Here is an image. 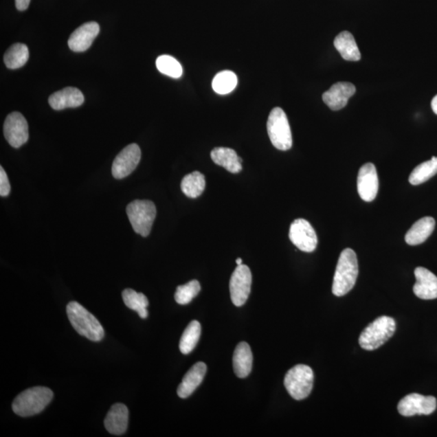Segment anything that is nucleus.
<instances>
[{"instance_id": "cd10ccee", "label": "nucleus", "mask_w": 437, "mask_h": 437, "mask_svg": "<svg viewBox=\"0 0 437 437\" xmlns=\"http://www.w3.org/2000/svg\"><path fill=\"white\" fill-rule=\"evenodd\" d=\"M437 174V157H432L430 161L421 164L414 168L409 181L413 186L425 183Z\"/></svg>"}, {"instance_id": "9b49d317", "label": "nucleus", "mask_w": 437, "mask_h": 437, "mask_svg": "<svg viewBox=\"0 0 437 437\" xmlns=\"http://www.w3.org/2000/svg\"><path fill=\"white\" fill-rule=\"evenodd\" d=\"M3 134L12 147L18 148L29 139V126L25 117L19 112L8 115L3 125Z\"/></svg>"}, {"instance_id": "4be33fe9", "label": "nucleus", "mask_w": 437, "mask_h": 437, "mask_svg": "<svg viewBox=\"0 0 437 437\" xmlns=\"http://www.w3.org/2000/svg\"><path fill=\"white\" fill-rule=\"evenodd\" d=\"M233 363L235 374L240 379H245L251 372L253 354L247 343L241 342L236 346Z\"/></svg>"}, {"instance_id": "6ab92c4d", "label": "nucleus", "mask_w": 437, "mask_h": 437, "mask_svg": "<svg viewBox=\"0 0 437 437\" xmlns=\"http://www.w3.org/2000/svg\"><path fill=\"white\" fill-rule=\"evenodd\" d=\"M207 372V366L203 362H198L186 372L181 383L177 388V394L181 399L188 398L194 392L203 381Z\"/></svg>"}, {"instance_id": "f3484780", "label": "nucleus", "mask_w": 437, "mask_h": 437, "mask_svg": "<svg viewBox=\"0 0 437 437\" xmlns=\"http://www.w3.org/2000/svg\"><path fill=\"white\" fill-rule=\"evenodd\" d=\"M128 408L122 403L112 406L104 418V427L109 434L121 436L124 434L128 426Z\"/></svg>"}, {"instance_id": "a211bd4d", "label": "nucleus", "mask_w": 437, "mask_h": 437, "mask_svg": "<svg viewBox=\"0 0 437 437\" xmlns=\"http://www.w3.org/2000/svg\"><path fill=\"white\" fill-rule=\"evenodd\" d=\"M48 102L52 109L61 111L67 108L80 107L85 102V97L78 89L67 87L53 93Z\"/></svg>"}, {"instance_id": "7ed1b4c3", "label": "nucleus", "mask_w": 437, "mask_h": 437, "mask_svg": "<svg viewBox=\"0 0 437 437\" xmlns=\"http://www.w3.org/2000/svg\"><path fill=\"white\" fill-rule=\"evenodd\" d=\"M68 320L78 333L93 342L103 339L104 331L100 322L87 309L76 302L67 306Z\"/></svg>"}, {"instance_id": "b1692460", "label": "nucleus", "mask_w": 437, "mask_h": 437, "mask_svg": "<svg viewBox=\"0 0 437 437\" xmlns=\"http://www.w3.org/2000/svg\"><path fill=\"white\" fill-rule=\"evenodd\" d=\"M206 180L201 172L195 171L184 177L181 183L182 192L188 198L195 199L203 193Z\"/></svg>"}, {"instance_id": "393cba45", "label": "nucleus", "mask_w": 437, "mask_h": 437, "mask_svg": "<svg viewBox=\"0 0 437 437\" xmlns=\"http://www.w3.org/2000/svg\"><path fill=\"white\" fill-rule=\"evenodd\" d=\"M29 58L30 52L27 45L16 43L8 48L3 60L9 69H18L25 65Z\"/></svg>"}, {"instance_id": "a878e982", "label": "nucleus", "mask_w": 437, "mask_h": 437, "mask_svg": "<svg viewBox=\"0 0 437 437\" xmlns=\"http://www.w3.org/2000/svg\"><path fill=\"white\" fill-rule=\"evenodd\" d=\"M122 295L126 307L137 312L143 320L147 318L148 315L147 307L149 303L144 294L136 293L133 289H127L122 291Z\"/></svg>"}, {"instance_id": "473e14b6", "label": "nucleus", "mask_w": 437, "mask_h": 437, "mask_svg": "<svg viewBox=\"0 0 437 437\" xmlns=\"http://www.w3.org/2000/svg\"><path fill=\"white\" fill-rule=\"evenodd\" d=\"M16 8L19 11H25L29 8L30 0H15Z\"/></svg>"}, {"instance_id": "f03ea898", "label": "nucleus", "mask_w": 437, "mask_h": 437, "mask_svg": "<svg viewBox=\"0 0 437 437\" xmlns=\"http://www.w3.org/2000/svg\"><path fill=\"white\" fill-rule=\"evenodd\" d=\"M53 397L52 390L47 387H33L17 396L13 401L12 410L17 416H33L42 412L52 402Z\"/></svg>"}, {"instance_id": "c756f323", "label": "nucleus", "mask_w": 437, "mask_h": 437, "mask_svg": "<svg viewBox=\"0 0 437 437\" xmlns=\"http://www.w3.org/2000/svg\"><path fill=\"white\" fill-rule=\"evenodd\" d=\"M156 65L159 71L164 75L172 77V78L179 79L183 73L181 63L175 58L170 56L158 57Z\"/></svg>"}, {"instance_id": "ddd939ff", "label": "nucleus", "mask_w": 437, "mask_h": 437, "mask_svg": "<svg viewBox=\"0 0 437 437\" xmlns=\"http://www.w3.org/2000/svg\"><path fill=\"white\" fill-rule=\"evenodd\" d=\"M379 181L377 168L372 163H367L359 168L357 190L363 201L372 202L379 193Z\"/></svg>"}, {"instance_id": "4468645a", "label": "nucleus", "mask_w": 437, "mask_h": 437, "mask_svg": "<svg viewBox=\"0 0 437 437\" xmlns=\"http://www.w3.org/2000/svg\"><path fill=\"white\" fill-rule=\"evenodd\" d=\"M100 32V26L97 22L85 23L77 28L68 39V47L72 52H84L92 45L93 41Z\"/></svg>"}, {"instance_id": "c85d7f7f", "label": "nucleus", "mask_w": 437, "mask_h": 437, "mask_svg": "<svg viewBox=\"0 0 437 437\" xmlns=\"http://www.w3.org/2000/svg\"><path fill=\"white\" fill-rule=\"evenodd\" d=\"M238 76L231 71H224L218 73L212 81V89L218 94H229L238 85Z\"/></svg>"}, {"instance_id": "2f4dec72", "label": "nucleus", "mask_w": 437, "mask_h": 437, "mask_svg": "<svg viewBox=\"0 0 437 437\" xmlns=\"http://www.w3.org/2000/svg\"><path fill=\"white\" fill-rule=\"evenodd\" d=\"M11 186L9 183L8 177L5 170L1 166L0 168V195L2 197H6L10 194Z\"/></svg>"}, {"instance_id": "7c9ffc66", "label": "nucleus", "mask_w": 437, "mask_h": 437, "mask_svg": "<svg viewBox=\"0 0 437 437\" xmlns=\"http://www.w3.org/2000/svg\"><path fill=\"white\" fill-rule=\"evenodd\" d=\"M201 290L198 280H191L189 283L177 287L175 295L176 302L179 304H189Z\"/></svg>"}, {"instance_id": "6e6552de", "label": "nucleus", "mask_w": 437, "mask_h": 437, "mask_svg": "<svg viewBox=\"0 0 437 437\" xmlns=\"http://www.w3.org/2000/svg\"><path fill=\"white\" fill-rule=\"evenodd\" d=\"M252 274L247 265L236 267L231 276L229 289L232 302L240 307L247 302L251 290Z\"/></svg>"}, {"instance_id": "aec40b11", "label": "nucleus", "mask_w": 437, "mask_h": 437, "mask_svg": "<svg viewBox=\"0 0 437 437\" xmlns=\"http://www.w3.org/2000/svg\"><path fill=\"white\" fill-rule=\"evenodd\" d=\"M436 222L430 216L423 217L414 224L405 236V240L410 245H421L429 238L435 229Z\"/></svg>"}, {"instance_id": "1a4fd4ad", "label": "nucleus", "mask_w": 437, "mask_h": 437, "mask_svg": "<svg viewBox=\"0 0 437 437\" xmlns=\"http://www.w3.org/2000/svg\"><path fill=\"white\" fill-rule=\"evenodd\" d=\"M289 238L302 251L313 252L317 245V236L311 223L304 218H297L290 226Z\"/></svg>"}, {"instance_id": "423d86ee", "label": "nucleus", "mask_w": 437, "mask_h": 437, "mask_svg": "<svg viewBox=\"0 0 437 437\" xmlns=\"http://www.w3.org/2000/svg\"><path fill=\"white\" fill-rule=\"evenodd\" d=\"M268 135L273 146L281 151H288L293 146V136L285 112L280 107L272 109L267 120Z\"/></svg>"}, {"instance_id": "f704fd0d", "label": "nucleus", "mask_w": 437, "mask_h": 437, "mask_svg": "<svg viewBox=\"0 0 437 437\" xmlns=\"http://www.w3.org/2000/svg\"><path fill=\"white\" fill-rule=\"evenodd\" d=\"M236 265L240 266L241 265V264H243V259L239 258L236 259Z\"/></svg>"}, {"instance_id": "2eb2a0df", "label": "nucleus", "mask_w": 437, "mask_h": 437, "mask_svg": "<svg viewBox=\"0 0 437 437\" xmlns=\"http://www.w3.org/2000/svg\"><path fill=\"white\" fill-rule=\"evenodd\" d=\"M356 87L352 83L338 82L323 93V102L332 111H339L347 106L349 98L356 93Z\"/></svg>"}, {"instance_id": "0eeeda50", "label": "nucleus", "mask_w": 437, "mask_h": 437, "mask_svg": "<svg viewBox=\"0 0 437 437\" xmlns=\"http://www.w3.org/2000/svg\"><path fill=\"white\" fill-rule=\"evenodd\" d=\"M314 375L312 368L304 364H298L287 372L284 385L289 394L295 400H303L311 394Z\"/></svg>"}, {"instance_id": "20e7f679", "label": "nucleus", "mask_w": 437, "mask_h": 437, "mask_svg": "<svg viewBox=\"0 0 437 437\" xmlns=\"http://www.w3.org/2000/svg\"><path fill=\"white\" fill-rule=\"evenodd\" d=\"M395 330L396 323L392 317H379L363 330L359 336V344L364 350H376L394 335Z\"/></svg>"}, {"instance_id": "bb28decb", "label": "nucleus", "mask_w": 437, "mask_h": 437, "mask_svg": "<svg viewBox=\"0 0 437 437\" xmlns=\"http://www.w3.org/2000/svg\"><path fill=\"white\" fill-rule=\"evenodd\" d=\"M201 335V325L198 321H192L181 335L179 348L182 354L188 355L192 352Z\"/></svg>"}, {"instance_id": "5701e85b", "label": "nucleus", "mask_w": 437, "mask_h": 437, "mask_svg": "<svg viewBox=\"0 0 437 437\" xmlns=\"http://www.w3.org/2000/svg\"><path fill=\"white\" fill-rule=\"evenodd\" d=\"M334 45L345 60L357 62L361 58V54L359 51L356 40L349 32L344 31L337 36Z\"/></svg>"}, {"instance_id": "72a5a7b5", "label": "nucleus", "mask_w": 437, "mask_h": 437, "mask_svg": "<svg viewBox=\"0 0 437 437\" xmlns=\"http://www.w3.org/2000/svg\"><path fill=\"white\" fill-rule=\"evenodd\" d=\"M432 111H434V112L437 115V95L436 96V97L434 99H432Z\"/></svg>"}, {"instance_id": "f257e3e1", "label": "nucleus", "mask_w": 437, "mask_h": 437, "mask_svg": "<svg viewBox=\"0 0 437 437\" xmlns=\"http://www.w3.org/2000/svg\"><path fill=\"white\" fill-rule=\"evenodd\" d=\"M359 273L356 253L352 249H345L341 253L334 276L332 293L336 297H343L354 288Z\"/></svg>"}, {"instance_id": "39448f33", "label": "nucleus", "mask_w": 437, "mask_h": 437, "mask_svg": "<svg viewBox=\"0 0 437 437\" xmlns=\"http://www.w3.org/2000/svg\"><path fill=\"white\" fill-rule=\"evenodd\" d=\"M127 216L136 234L144 238L151 233L157 208L149 200H135L126 207Z\"/></svg>"}, {"instance_id": "9d476101", "label": "nucleus", "mask_w": 437, "mask_h": 437, "mask_svg": "<svg viewBox=\"0 0 437 437\" xmlns=\"http://www.w3.org/2000/svg\"><path fill=\"white\" fill-rule=\"evenodd\" d=\"M436 399L434 396L411 394L400 401L398 410L400 415L411 417L416 415H431L436 411Z\"/></svg>"}, {"instance_id": "f8f14e48", "label": "nucleus", "mask_w": 437, "mask_h": 437, "mask_svg": "<svg viewBox=\"0 0 437 437\" xmlns=\"http://www.w3.org/2000/svg\"><path fill=\"white\" fill-rule=\"evenodd\" d=\"M141 159V150L136 144L126 146L115 157L112 165V175L116 179L129 176L138 166Z\"/></svg>"}, {"instance_id": "dca6fc26", "label": "nucleus", "mask_w": 437, "mask_h": 437, "mask_svg": "<svg viewBox=\"0 0 437 437\" xmlns=\"http://www.w3.org/2000/svg\"><path fill=\"white\" fill-rule=\"evenodd\" d=\"M416 283L413 287L414 293L423 300L437 298V277L425 267H417L415 270Z\"/></svg>"}, {"instance_id": "412c9836", "label": "nucleus", "mask_w": 437, "mask_h": 437, "mask_svg": "<svg viewBox=\"0 0 437 437\" xmlns=\"http://www.w3.org/2000/svg\"><path fill=\"white\" fill-rule=\"evenodd\" d=\"M211 157L216 165L224 167L232 174H238L243 170V159L234 149L229 148H216L211 153Z\"/></svg>"}]
</instances>
